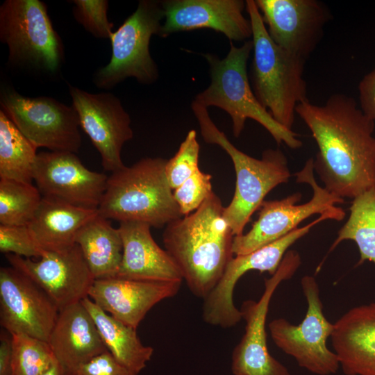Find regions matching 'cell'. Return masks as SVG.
Segmentation results:
<instances>
[{
	"mask_svg": "<svg viewBox=\"0 0 375 375\" xmlns=\"http://www.w3.org/2000/svg\"><path fill=\"white\" fill-rule=\"evenodd\" d=\"M42 375H60V369L56 361L48 370H47Z\"/></svg>",
	"mask_w": 375,
	"mask_h": 375,
	"instance_id": "obj_38",
	"label": "cell"
},
{
	"mask_svg": "<svg viewBox=\"0 0 375 375\" xmlns=\"http://www.w3.org/2000/svg\"><path fill=\"white\" fill-rule=\"evenodd\" d=\"M0 375H13L11 363V335L6 331L0 334Z\"/></svg>",
	"mask_w": 375,
	"mask_h": 375,
	"instance_id": "obj_37",
	"label": "cell"
},
{
	"mask_svg": "<svg viewBox=\"0 0 375 375\" xmlns=\"http://www.w3.org/2000/svg\"><path fill=\"white\" fill-rule=\"evenodd\" d=\"M69 90L80 127L98 150L102 167L112 173L124 168L122 149L133 132L119 99L110 92L93 94L71 85Z\"/></svg>",
	"mask_w": 375,
	"mask_h": 375,
	"instance_id": "obj_14",
	"label": "cell"
},
{
	"mask_svg": "<svg viewBox=\"0 0 375 375\" xmlns=\"http://www.w3.org/2000/svg\"><path fill=\"white\" fill-rule=\"evenodd\" d=\"M252 50L251 40L240 47L230 42L229 51L222 59L215 54H203L209 65L211 81L193 101L206 108L216 106L226 111L231 118L235 138L243 131L247 119H251L262 126L278 144L299 149L302 142L297 138V134L274 119L259 102L250 85L247 61Z\"/></svg>",
	"mask_w": 375,
	"mask_h": 375,
	"instance_id": "obj_5",
	"label": "cell"
},
{
	"mask_svg": "<svg viewBox=\"0 0 375 375\" xmlns=\"http://www.w3.org/2000/svg\"><path fill=\"white\" fill-rule=\"evenodd\" d=\"M37 148L0 110V178L32 183Z\"/></svg>",
	"mask_w": 375,
	"mask_h": 375,
	"instance_id": "obj_27",
	"label": "cell"
},
{
	"mask_svg": "<svg viewBox=\"0 0 375 375\" xmlns=\"http://www.w3.org/2000/svg\"><path fill=\"white\" fill-rule=\"evenodd\" d=\"M272 40L285 50L306 59L320 42L329 19L317 0H255Z\"/></svg>",
	"mask_w": 375,
	"mask_h": 375,
	"instance_id": "obj_18",
	"label": "cell"
},
{
	"mask_svg": "<svg viewBox=\"0 0 375 375\" xmlns=\"http://www.w3.org/2000/svg\"><path fill=\"white\" fill-rule=\"evenodd\" d=\"M301 285L308 306L304 318L298 325L284 318L273 319L268 324L272 339L277 347L307 371L317 375L335 374L340 368L338 358L327 347L334 323L324 314L315 277L303 276Z\"/></svg>",
	"mask_w": 375,
	"mask_h": 375,
	"instance_id": "obj_10",
	"label": "cell"
},
{
	"mask_svg": "<svg viewBox=\"0 0 375 375\" xmlns=\"http://www.w3.org/2000/svg\"><path fill=\"white\" fill-rule=\"evenodd\" d=\"M95 279L116 277L123 253L119 231L99 213L78 231L75 240Z\"/></svg>",
	"mask_w": 375,
	"mask_h": 375,
	"instance_id": "obj_25",
	"label": "cell"
},
{
	"mask_svg": "<svg viewBox=\"0 0 375 375\" xmlns=\"http://www.w3.org/2000/svg\"><path fill=\"white\" fill-rule=\"evenodd\" d=\"M167 159L145 158L112 172L98 208L108 219L160 228L183 217L165 172Z\"/></svg>",
	"mask_w": 375,
	"mask_h": 375,
	"instance_id": "obj_3",
	"label": "cell"
},
{
	"mask_svg": "<svg viewBox=\"0 0 375 375\" xmlns=\"http://www.w3.org/2000/svg\"><path fill=\"white\" fill-rule=\"evenodd\" d=\"M73 15L84 28L97 38H110L113 24L107 17V0H74Z\"/></svg>",
	"mask_w": 375,
	"mask_h": 375,
	"instance_id": "obj_32",
	"label": "cell"
},
{
	"mask_svg": "<svg viewBox=\"0 0 375 375\" xmlns=\"http://www.w3.org/2000/svg\"><path fill=\"white\" fill-rule=\"evenodd\" d=\"M98 213V210L86 209L42 197L28 227L43 251H63L76 244L78 231Z\"/></svg>",
	"mask_w": 375,
	"mask_h": 375,
	"instance_id": "obj_24",
	"label": "cell"
},
{
	"mask_svg": "<svg viewBox=\"0 0 375 375\" xmlns=\"http://www.w3.org/2000/svg\"><path fill=\"white\" fill-rule=\"evenodd\" d=\"M81 302L92 317L107 350L119 363L138 374L150 360L153 349L142 343L135 328L107 313L89 297Z\"/></svg>",
	"mask_w": 375,
	"mask_h": 375,
	"instance_id": "obj_26",
	"label": "cell"
},
{
	"mask_svg": "<svg viewBox=\"0 0 375 375\" xmlns=\"http://www.w3.org/2000/svg\"><path fill=\"white\" fill-rule=\"evenodd\" d=\"M165 13L160 37L181 31L210 28L223 33L230 42L252 37L251 21L243 15L242 0L161 1Z\"/></svg>",
	"mask_w": 375,
	"mask_h": 375,
	"instance_id": "obj_19",
	"label": "cell"
},
{
	"mask_svg": "<svg viewBox=\"0 0 375 375\" xmlns=\"http://www.w3.org/2000/svg\"><path fill=\"white\" fill-rule=\"evenodd\" d=\"M301 263L299 253L289 250L276 273L265 279V290L258 301H244L240 308L245 332L231 356L234 375H290L289 370L269 352L266 319L269 303L281 282L292 277Z\"/></svg>",
	"mask_w": 375,
	"mask_h": 375,
	"instance_id": "obj_12",
	"label": "cell"
},
{
	"mask_svg": "<svg viewBox=\"0 0 375 375\" xmlns=\"http://www.w3.org/2000/svg\"><path fill=\"white\" fill-rule=\"evenodd\" d=\"M349 209V217L339 230L329 251L344 240H353L360 253L357 265L365 261L375 265V188L355 197Z\"/></svg>",
	"mask_w": 375,
	"mask_h": 375,
	"instance_id": "obj_28",
	"label": "cell"
},
{
	"mask_svg": "<svg viewBox=\"0 0 375 375\" xmlns=\"http://www.w3.org/2000/svg\"><path fill=\"white\" fill-rule=\"evenodd\" d=\"M0 40L12 66L47 74L58 72L63 45L47 8L39 0H6L0 7Z\"/></svg>",
	"mask_w": 375,
	"mask_h": 375,
	"instance_id": "obj_7",
	"label": "cell"
},
{
	"mask_svg": "<svg viewBox=\"0 0 375 375\" xmlns=\"http://www.w3.org/2000/svg\"><path fill=\"white\" fill-rule=\"evenodd\" d=\"M42 199L32 183L0 179V224L28 226Z\"/></svg>",
	"mask_w": 375,
	"mask_h": 375,
	"instance_id": "obj_29",
	"label": "cell"
},
{
	"mask_svg": "<svg viewBox=\"0 0 375 375\" xmlns=\"http://www.w3.org/2000/svg\"><path fill=\"white\" fill-rule=\"evenodd\" d=\"M165 18L161 1L142 0L136 10L110 36V62L94 74L96 87L110 90L128 77L149 85L157 81L158 69L149 51L153 35H160Z\"/></svg>",
	"mask_w": 375,
	"mask_h": 375,
	"instance_id": "obj_8",
	"label": "cell"
},
{
	"mask_svg": "<svg viewBox=\"0 0 375 375\" xmlns=\"http://www.w3.org/2000/svg\"><path fill=\"white\" fill-rule=\"evenodd\" d=\"M181 283L118 276L95 279L88 297L107 313L137 329L150 309L158 302L175 296Z\"/></svg>",
	"mask_w": 375,
	"mask_h": 375,
	"instance_id": "obj_20",
	"label": "cell"
},
{
	"mask_svg": "<svg viewBox=\"0 0 375 375\" xmlns=\"http://www.w3.org/2000/svg\"><path fill=\"white\" fill-rule=\"evenodd\" d=\"M33 178L42 197L98 210L108 176L88 169L74 153L51 151L38 153Z\"/></svg>",
	"mask_w": 375,
	"mask_h": 375,
	"instance_id": "obj_16",
	"label": "cell"
},
{
	"mask_svg": "<svg viewBox=\"0 0 375 375\" xmlns=\"http://www.w3.org/2000/svg\"><path fill=\"white\" fill-rule=\"evenodd\" d=\"M6 258L44 290L59 311L88 297L95 280L76 243L66 251H46L38 260L11 253Z\"/></svg>",
	"mask_w": 375,
	"mask_h": 375,
	"instance_id": "obj_17",
	"label": "cell"
},
{
	"mask_svg": "<svg viewBox=\"0 0 375 375\" xmlns=\"http://www.w3.org/2000/svg\"><path fill=\"white\" fill-rule=\"evenodd\" d=\"M213 192L193 212L165 226V250L180 269L190 290L204 299L233 258L234 235Z\"/></svg>",
	"mask_w": 375,
	"mask_h": 375,
	"instance_id": "obj_2",
	"label": "cell"
},
{
	"mask_svg": "<svg viewBox=\"0 0 375 375\" xmlns=\"http://www.w3.org/2000/svg\"><path fill=\"white\" fill-rule=\"evenodd\" d=\"M246 10L252 27L253 91L274 119L292 130L297 106L308 100L306 60L272 40L255 0L246 1Z\"/></svg>",
	"mask_w": 375,
	"mask_h": 375,
	"instance_id": "obj_4",
	"label": "cell"
},
{
	"mask_svg": "<svg viewBox=\"0 0 375 375\" xmlns=\"http://www.w3.org/2000/svg\"><path fill=\"white\" fill-rule=\"evenodd\" d=\"M326 219L336 221L331 214L321 215L307 225L297 228L269 244L251 253L233 257L217 285L203 299V321L224 328L235 326L242 319L240 310L233 302V290L240 277L252 270L274 274L288 249L313 226Z\"/></svg>",
	"mask_w": 375,
	"mask_h": 375,
	"instance_id": "obj_13",
	"label": "cell"
},
{
	"mask_svg": "<svg viewBox=\"0 0 375 375\" xmlns=\"http://www.w3.org/2000/svg\"><path fill=\"white\" fill-rule=\"evenodd\" d=\"M48 343L60 375H75L81 365L108 351L81 301L60 310Z\"/></svg>",
	"mask_w": 375,
	"mask_h": 375,
	"instance_id": "obj_21",
	"label": "cell"
},
{
	"mask_svg": "<svg viewBox=\"0 0 375 375\" xmlns=\"http://www.w3.org/2000/svg\"><path fill=\"white\" fill-rule=\"evenodd\" d=\"M59 309L38 284L17 269H0V323L10 334L25 333L48 342Z\"/></svg>",
	"mask_w": 375,
	"mask_h": 375,
	"instance_id": "obj_15",
	"label": "cell"
},
{
	"mask_svg": "<svg viewBox=\"0 0 375 375\" xmlns=\"http://www.w3.org/2000/svg\"><path fill=\"white\" fill-rule=\"evenodd\" d=\"M1 110L38 149L76 153L81 145L79 118L73 106L48 97H28L1 86Z\"/></svg>",
	"mask_w": 375,
	"mask_h": 375,
	"instance_id": "obj_11",
	"label": "cell"
},
{
	"mask_svg": "<svg viewBox=\"0 0 375 375\" xmlns=\"http://www.w3.org/2000/svg\"><path fill=\"white\" fill-rule=\"evenodd\" d=\"M200 146L195 130H190L181 143L175 155L167 160L165 172L174 190L192 176L199 169Z\"/></svg>",
	"mask_w": 375,
	"mask_h": 375,
	"instance_id": "obj_31",
	"label": "cell"
},
{
	"mask_svg": "<svg viewBox=\"0 0 375 375\" xmlns=\"http://www.w3.org/2000/svg\"><path fill=\"white\" fill-rule=\"evenodd\" d=\"M313 163L314 159L309 158L301 170L294 174L297 183H307L312 188V198L305 203L297 204L302 197L297 192L280 200L264 201L251 228L246 233L234 236V255L247 254L269 244L297 229L303 220L316 214H331L337 221L344 219V210L335 206L342 203L344 199L317 183Z\"/></svg>",
	"mask_w": 375,
	"mask_h": 375,
	"instance_id": "obj_9",
	"label": "cell"
},
{
	"mask_svg": "<svg viewBox=\"0 0 375 375\" xmlns=\"http://www.w3.org/2000/svg\"><path fill=\"white\" fill-rule=\"evenodd\" d=\"M0 251L24 258H40L43 251L34 240L27 225L8 226L0 224Z\"/></svg>",
	"mask_w": 375,
	"mask_h": 375,
	"instance_id": "obj_34",
	"label": "cell"
},
{
	"mask_svg": "<svg viewBox=\"0 0 375 375\" xmlns=\"http://www.w3.org/2000/svg\"><path fill=\"white\" fill-rule=\"evenodd\" d=\"M151 226L140 222L119 223L123 253L117 276L135 280L183 281L182 273L172 256L160 247Z\"/></svg>",
	"mask_w": 375,
	"mask_h": 375,
	"instance_id": "obj_23",
	"label": "cell"
},
{
	"mask_svg": "<svg viewBox=\"0 0 375 375\" xmlns=\"http://www.w3.org/2000/svg\"><path fill=\"white\" fill-rule=\"evenodd\" d=\"M75 375L138 374L119 363L108 351H106L81 365Z\"/></svg>",
	"mask_w": 375,
	"mask_h": 375,
	"instance_id": "obj_35",
	"label": "cell"
},
{
	"mask_svg": "<svg viewBox=\"0 0 375 375\" xmlns=\"http://www.w3.org/2000/svg\"><path fill=\"white\" fill-rule=\"evenodd\" d=\"M10 335L13 375H42L56 362L47 342L25 333Z\"/></svg>",
	"mask_w": 375,
	"mask_h": 375,
	"instance_id": "obj_30",
	"label": "cell"
},
{
	"mask_svg": "<svg viewBox=\"0 0 375 375\" xmlns=\"http://www.w3.org/2000/svg\"><path fill=\"white\" fill-rule=\"evenodd\" d=\"M212 176L199 169L178 188L173 190L174 198L183 216L197 209L212 192Z\"/></svg>",
	"mask_w": 375,
	"mask_h": 375,
	"instance_id": "obj_33",
	"label": "cell"
},
{
	"mask_svg": "<svg viewBox=\"0 0 375 375\" xmlns=\"http://www.w3.org/2000/svg\"><path fill=\"white\" fill-rule=\"evenodd\" d=\"M360 108L375 122V69L364 76L358 85Z\"/></svg>",
	"mask_w": 375,
	"mask_h": 375,
	"instance_id": "obj_36",
	"label": "cell"
},
{
	"mask_svg": "<svg viewBox=\"0 0 375 375\" xmlns=\"http://www.w3.org/2000/svg\"><path fill=\"white\" fill-rule=\"evenodd\" d=\"M192 110L206 143L217 144L231 157L235 172L233 197L224 207V217L234 236L243 233L253 213L260 208L265 196L280 184L288 183L291 174L288 159L280 149H268L260 159L236 148L211 119L208 108L192 102Z\"/></svg>",
	"mask_w": 375,
	"mask_h": 375,
	"instance_id": "obj_6",
	"label": "cell"
},
{
	"mask_svg": "<svg viewBox=\"0 0 375 375\" xmlns=\"http://www.w3.org/2000/svg\"><path fill=\"white\" fill-rule=\"evenodd\" d=\"M333 351L345 375H375V303L355 306L335 323Z\"/></svg>",
	"mask_w": 375,
	"mask_h": 375,
	"instance_id": "obj_22",
	"label": "cell"
},
{
	"mask_svg": "<svg viewBox=\"0 0 375 375\" xmlns=\"http://www.w3.org/2000/svg\"><path fill=\"white\" fill-rule=\"evenodd\" d=\"M296 113L317 143L314 170L328 192L353 199L375 188V122L353 98L335 94L322 105L307 100Z\"/></svg>",
	"mask_w": 375,
	"mask_h": 375,
	"instance_id": "obj_1",
	"label": "cell"
}]
</instances>
